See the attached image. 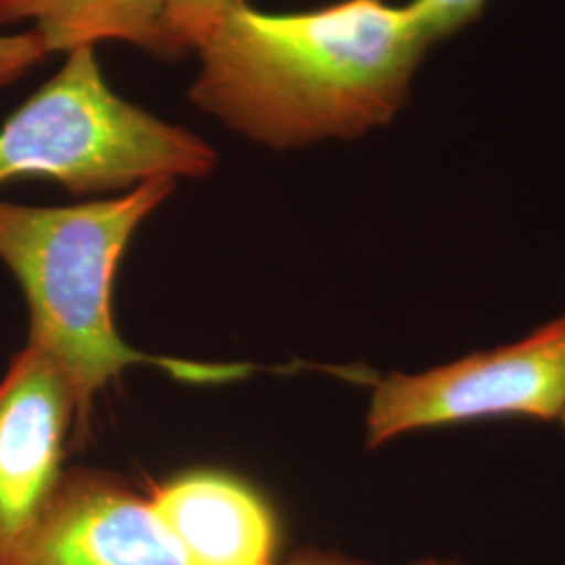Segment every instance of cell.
<instances>
[{
  "instance_id": "cell-1",
  "label": "cell",
  "mask_w": 565,
  "mask_h": 565,
  "mask_svg": "<svg viewBox=\"0 0 565 565\" xmlns=\"http://www.w3.org/2000/svg\"><path fill=\"white\" fill-rule=\"evenodd\" d=\"M431 41L411 2L239 4L198 51L189 102L273 151L356 139L394 120Z\"/></svg>"
},
{
  "instance_id": "cell-2",
  "label": "cell",
  "mask_w": 565,
  "mask_h": 565,
  "mask_svg": "<svg viewBox=\"0 0 565 565\" xmlns=\"http://www.w3.org/2000/svg\"><path fill=\"white\" fill-rule=\"evenodd\" d=\"M174 186L177 181L156 179L109 200L60 207L0 200V263L25 296L28 345L65 377L76 401V425H86L95 396L130 364H156L195 384L239 380L249 369L147 356L116 329L111 294L121 256Z\"/></svg>"
},
{
  "instance_id": "cell-3",
  "label": "cell",
  "mask_w": 565,
  "mask_h": 565,
  "mask_svg": "<svg viewBox=\"0 0 565 565\" xmlns=\"http://www.w3.org/2000/svg\"><path fill=\"white\" fill-rule=\"evenodd\" d=\"M216 162L202 137L118 95L97 46L67 53L0 126V189L46 179L72 195L126 193L156 179H203Z\"/></svg>"
},
{
  "instance_id": "cell-4",
  "label": "cell",
  "mask_w": 565,
  "mask_h": 565,
  "mask_svg": "<svg viewBox=\"0 0 565 565\" xmlns=\"http://www.w3.org/2000/svg\"><path fill=\"white\" fill-rule=\"evenodd\" d=\"M565 406V315L520 342L473 352L424 373H387L373 385L366 446L429 427L494 417L555 422Z\"/></svg>"
},
{
  "instance_id": "cell-5",
  "label": "cell",
  "mask_w": 565,
  "mask_h": 565,
  "mask_svg": "<svg viewBox=\"0 0 565 565\" xmlns=\"http://www.w3.org/2000/svg\"><path fill=\"white\" fill-rule=\"evenodd\" d=\"M76 401L61 375L23 345L0 380V565H20L63 469Z\"/></svg>"
},
{
  "instance_id": "cell-6",
  "label": "cell",
  "mask_w": 565,
  "mask_h": 565,
  "mask_svg": "<svg viewBox=\"0 0 565 565\" xmlns=\"http://www.w3.org/2000/svg\"><path fill=\"white\" fill-rule=\"evenodd\" d=\"M20 565H191L142 499L120 478L63 469Z\"/></svg>"
},
{
  "instance_id": "cell-7",
  "label": "cell",
  "mask_w": 565,
  "mask_h": 565,
  "mask_svg": "<svg viewBox=\"0 0 565 565\" xmlns=\"http://www.w3.org/2000/svg\"><path fill=\"white\" fill-rule=\"evenodd\" d=\"M149 503L191 565H275L270 507L226 473H184L158 486Z\"/></svg>"
},
{
  "instance_id": "cell-8",
  "label": "cell",
  "mask_w": 565,
  "mask_h": 565,
  "mask_svg": "<svg viewBox=\"0 0 565 565\" xmlns=\"http://www.w3.org/2000/svg\"><path fill=\"white\" fill-rule=\"evenodd\" d=\"M21 23L39 30L51 53L118 41L177 61L163 32L162 0H0V32Z\"/></svg>"
},
{
  "instance_id": "cell-9",
  "label": "cell",
  "mask_w": 565,
  "mask_h": 565,
  "mask_svg": "<svg viewBox=\"0 0 565 565\" xmlns=\"http://www.w3.org/2000/svg\"><path fill=\"white\" fill-rule=\"evenodd\" d=\"M247 0H162V23L174 57L198 53Z\"/></svg>"
},
{
  "instance_id": "cell-10",
  "label": "cell",
  "mask_w": 565,
  "mask_h": 565,
  "mask_svg": "<svg viewBox=\"0 0 565 565\" xmlns=\"http://www.w3.org/2000/svg\"><path fill=\"white\" fill-rule=\"evenodd\" d=\"M53 53L39 30L0 32V93L28 76Z\"/></svg>"
},
{
  "instance_id": "cell-11",
  "label": "cell",
  "mask_w": 565,
  "mask_h": 565,
  "mask_svg": "<svg viewBox=\"0 0 565 565\" xmlns=\"http://www.w3.org/2000/svg\"><path fill=\"white\" fill-rule=\"evenodd\" d=\"M490 0H411L431 44L445 41L482 15Z\"/></svg>"
},
{
  "instance_id": "cell-12",
  "label": "cell",
  "mask_w": 565,
  "mask_h": 565,
  "mask_svg": "<svg viewBox=\"0 0 565 565\" xmlns=\"http://www.w3.org/2000/svg\"><path fill=\"white\" fill-rule=\"evenodd\" d=\"M275 565H369L345 555L338 553H324V551H303L300 555H296L294 559H289L287 564Z\"/></svg>"
},
{
  "instance_id": "cell-13",
  "label": "cell",
  "mask_w": 565,
  "mask_h": 565,
  "mask_svg": "<svg viewBox=\"0 0 565 565\" xmlns=\"http://www.w3.org/2000/svg\"><path fill=\"white\" fill-rule=\"evenodd\" d=\"M413 565H463L457 564V562H443V559H424V562H417Z\"/></svg>"
},
{
  "instance_id": "cell-14",
  "label": "cell",
  "mask_w": 565,
  "mask_h": 565,
  "mask_svg": "<svg viewBox=\"0 0 565 565\" xmlns=\"http://www.w3.org/2000/svg\"><path fill=\"white\" fill-rule=\"evenodd\" d=\"M559 422H562V424L565 425V406H564V411H562V417H559Z\"/></svg>"
}]
</instances>
